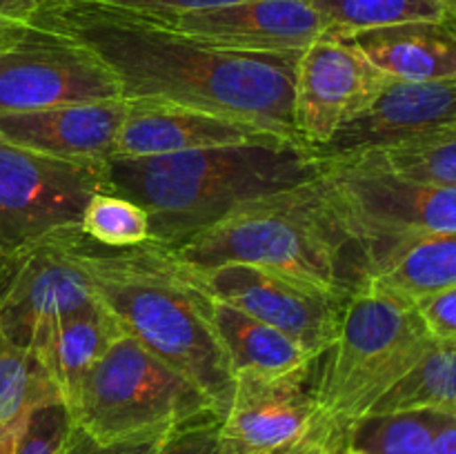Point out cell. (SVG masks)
<instances>
[{"label": "cell", "instance_id": "obj_15", "mask_svg": "<svg viewBox=\"0 0 456 454\" xmlns=\"http://www.w3.org/2000/svg\"><path fill=\"white\" fill-rule=\"evenodd\" d=\"M445 125H456V78L432 83L390 78L379 96L314 154L347 158Z\"/></svg>", "mask_w": 456, "mask_h": 454}, {"label": "cell", "instance_id": "obj_19", "mask_svg": "<svg viewBox=\"0 0 456 454\" xmlns=\"http://www.w3.org/2000/svg\"><path fill=\"white\" fill-rule=\"evenodd\" d=\"M209 323L230 359L234 374L294 377L314 374L319 359L281 329L245 314L239 307L203 292Z\"/></svg>", "mask_w": 456, "mask_h": 454}, {"label": "cell", "instance_id": "obj_29", "mask_svg": "<svg viewBox=\"0 0 456 454\" xmlns=\"http://www.w3.org/2000/svg\"><path fill=\"white\" fill-rule=\"evenodd\" d=\"M218 426H221V418L216 414H205V417L181 423L169 432L156 454H221Z\"/></svg>", "mask_w": 456, "mask_h": 454}, {"label": "cell", "instance_id": "obj_16", "mask_svg": "<svg viewBox=\"0 0 456 454\" xmlns=\"http://www.w3.org/2000/svg\"><path fill=\"white\" fill-rule=\"evenodd\" d=\"M292 142L261 125L245 123L212 111L176 105L127 102V116L116 138L114 158H150L223 145ZM301 145V142H294Z\"/></svg>", "mask_w": 456, "mask_h": 454}, {"label": "cell", "instance_id": "obj_17", "mask_svg": "<svg viewBox=\"0 0 456 454\" xmlns=\"http://www.w3.org/2000/svg\"><path fill=\"white\" fill-rule=\"evenodd\" d=\"M127 116V102H74L36 111L0 114V136L38 154L65 160L110 163Z\"/></svg>", "mask_w": 456, "mask_h": 454}, {"label": "cell", "instance_id": "obj_20", "mask_svg": "<svg viewBox=\"0 0 456 454\" xmlns=\"http://www.w3.org/2000/svg\"><path fill=\"white\" fill-rule=\"evenodd\" d=\"M123 334L116 316L96 296L87 305L62 316L36 345L34 356L52 378L67 408L94 363Z\"/></svg>", "mask_w": 456, "mask_h": 454}, {"label": "cell", "instance_id": "obj_8", "mask_svg": "<svg viewBox=\"0 0 456 454\" xmlns=\"http://www.w3.org/2000/svg\"><path fill=\"white\" fill-rule=\"evenodd\" d=\"M98 191H110L107 163L53 158L0 136V252L76 230Z\"/></svg>", "mask_w": 456, "mask_h": 454}, {"label": "cell", "instance_id": "obj_30", "mask_svg": "<svg viewBox=\"0 0 456 454\" xmlns=\"http://www.w3.org/2000/svg\"><path fill=\"white\" fill-rule=\"evenodd\" d=\"M423 325L436 341H456V285L414 301Z\"/></svg>", "mask_w": 456, "mask_h": 454}, {"label": "cell", "instance_id": "obj_11", "mask_svg": "<svg viewBox=\"0 0 456 454\" xmlns=\"http://www.w3.org/2000/svg\"><path fill=\"white\" fill-rule=\"evenodd\" d=\"M187 274L203 292L292 336L314 359L337 338L347 303V296L314 283L240 263L187 270Z\"/></svg>", "mask_w": 456, "mask_h": 454}, {"label": "cell", "instance_id": "obj_25", "mask_svg": "<svg viewBox=\"0 0 456 454\" xmlns=\"http://www.w3.org/2000/svg\"><path fill=\"white\" fill-rule=\"evenodd\" d=\"M444 414L439 409L368 414L352 426L347 448L365 454H435Z\"/></svg>", "mask_w": 456, "mask_h": 454}, {"label": "cell", "instance_id": "obj_33", "mask_svg": "<svg viewBox=\"0 0 456 454\" xmlns=\"http://www.w3.org/2000/svg\"><path fill=\"white\" fill-rule=\"evenodd\" d=\"M38 0H0V43L27 25Z\"/></svg>", "mask_w": 456, "mask_h": 454}, {"label": "cell", "instance_id": "obj_6", "mask_svg": "<svg viewBox=\"0 0 456 454\" xmlns=\"http://www.w3.org/2000/svg\"><path fill=\"white\" fill-rule=\"evenodd\" d=\"M69 409L76 426L96 443H114L214 414L194 383L127 334L94 363Z\"/></svg>", "mask_w": 456, "mask_h": 454}, {"label": "cell", "instance_id": "obj_10", "mask_svg": "<svg viewBox=\"0 0 456 454\" xmlns=\"http://www.w3.org/2000/svg\"><path fill=\"white\" fill-rule=\"evenodd\" d=\"M118 98L111 71L65 36L27 22L0 43V114Z\"/></svg>", "mask_w": 456, "mask_h": 454}, {"label": "cell", "instance_id": "obj_18", "mask_svg": "<svg viewBox=\"0 0 456 454\" xmlns=\"http://www.w3.org/2000/svg\"><path fill=\"white\" fill-rule=\"evenodd\" d=\"M341 40L395 80L432 83L456 78V36L445 20L401 22Z\"/></svg>", "mask_w": 456, "mask_h": 454}, {"label": "cell", "instance_id": "obj_7", "mask_svg": "<svg viewBox=\"0 0 456 454\" xmlns=\"http://www.w3.org/2000/svg\"><path fill=\"white\" fill-rule=\"evenodd\" d=\"M323 160L325 191L368 256L405 240L456 231V190L392 176L356 158Z\"/></svg>", "mask_w": 456, "mask_h": 454}, {"label": "cell", "instance_id": "obj_9", "mask_svg": "<svg viewBox=\"0 0 456 454\" xmlns=\"http://www.w3.org/2000/svg\"><path fill=\"white\" fill-rule=\"evenodd\" d=\"M80 240L76 227L0 252V328L31 354L62 316L96 298Z\"/></svg>", "mask_w": 456, "mask_h": 454}, {"label": "cell", "instance_id": "obj_1", "mask_svg": "<svg viewBox=\"0 0 456 454\" xmlns=\"http://www.w3.org/2000/svg\"><path fill=\"white\" fill-rule=\"evenodd\" d=\"M29 25L94 53L111 71L125 102L212 111L301 142L292 120L298 53L225 52L159 16L89 0H38Z\"/></svg>", "mask_w": 456, "mask_h": 454}, {"label": "cell", "instance_id": "obj_3", "mask_svg": "<svg viewBox=\"0 0 456 454\" xmlns=\"http://www.w3.org/2000/svg\"><path fill=\"white\" fill-rule=\"evenodd\" d=\"M80 254L94 292L123 332L194 383L221 418L236 374L209 323L203 289L185 267L154 243L111 249L85 234Z\"/></svg>", "mask_w": 456, "mask_h": 454}, {"label": "cell", "instance_id": "obj_39", "mask_svg": "<svg viewBox=\"0 0 456 454\" xmlns=\"http://www.w3.org/2000/svg\"><path fill=\"white\" fill-rule=\"evenodd\" d=\"M341 454H365V452H359V450H352V448H347L346 452H341Z\"/></svg>", "mask_w": 456, "mask_h": 454}, {"label": "cell", "instance_id": "obj_31", "mask_svg": "<svg viewBox=\"0 0 456 454\" xmlns=\"http://www.w3.org/2000/svg\"><path fill=\"white\" fill-rule=\"evenodd\" d=\"M174 427H160V430L129 436V439L114 441V443H96L78 427V434H76L69 454H156Z\"/></svg>", "mask_w": 456, "mask_h": 454}, {"label": "cell", "instance_id": "obj_22", "mask_svg": "<svg viewBox=\"0 0 456 454\" xmlns=\"http://www.w3.org/2000/svg\"><path fill=\"white\" fill-rule=\"evenodd\" d=\"M347 158H356L405 181L456 190V125H445Z\"/></svg>", "mask_w": 456, "mask_h": 454}, {"label": "cell", "instance_id": "obj_38", "mask_svg": "<svg viewBox=\"0 0 456 454\" xmlns=\"http://www.w3.org/2000/svg\"><path fill=\"white\" fill-rule=\"evenodd\" d=\"M448 13H456V0H441Z\"/></svg>", "mask_w": 456, "mask_h": 454}, {"label": "cell", "instance_id": "obj_37", "mask_svg": "<svg viewBox=\"0 0 456 454\" xmlns=\"http://www.w3.org/2000/svg\"><path fill=\"white\" fill-rule=\"evenodd\" d=\"M445 25H448L456 36V13H448V16H445Z\"/></svg>", "mask_w": 456, "mask_h": 454}, {"label": "cell", "instance_id": "obj_34", "mask_svg": "<svg viewBox=\"0 0 456 454\" xmlns=\"http://www.w3.org/2000/svg\"><path fill=\"white\" fill-rule=\"evenodd\" d=\"M435 454H456V412H445L435 436Z\"/></svg>", "mask_w": 456, "mask_h": 454}, {"label": "cell", "instance_id": "obj_12", "mask_svg": "<svg viewBox=\"0 0 456 454\" xmlns=\"http://www.w3.org/2000/svg\"><path fill=\"white\" fill-rule=\"evenodd\" d=\"M387 80L390 76L350 43L321 36L298 53L294 67L292 120L297 136L312 151L321 150L379 96Z\"/></svg>", "mask_w": 456, "mask_h": 454}, {"label": "cell", "instance_id": "obj_27", "mask_svg": "<svg viewBox=\"0 0 456 454\" xmlns=\"http://www.w3.org/2000/svg\"><path fill=\"white\" fill-rule=\"evenodd\" d=\"M78 230L96 245L111 249L150 243V218L145 209L114 191H98L92 196Z\"/></svg>", "mask_w": 456, "mask_h": 454}, {"label": "cell", "instance_id": "obj_35", "mask_svg": "<svg viewBox=\"0 0 456 454\" xmlns=\"http://www.w3.org/2000/svg\"><path fill=\"white\" fill-rule=\"evenodd\" d=\"M272 454H337V452H334V450L330 448L323 439H319L316 434L307 432L303 439L294 441V443L285 445V448L276 450V452H272Z\"/></svg>", "mask_w": 456, "mask_h": 454}, {"label": "cell", "instance_id": "obj_21", "mask_svg": "<svg viewBox=\"0 0 456 454\" xmlns=\"http://www.w3.org/2000/svg\"><path fill=\"white\" fill-rule=\"evenodd\" d=\"M368 283L405 301L456 285V231L405 240L379 254Z\"/></svg>", "mask_w": 456, "mask_h": 454}, {"label": "cell", "instance_id": "obj_24", "mask_svg": "<svg viewBox=\"0 0 456 454\" xmlns=\"http://www.w3.org/2000/svg\"><path fill=\"white\" fill-rule=\"evenodd\" d=\"M323 22V36L346 38L359 31L417 20H445L441 0H305Z\"/></svg>", "mask_w": 456, "mask_h": 454}, {"label": "cell", "instance_id": "obj_28", "mask_svg": "<svg viewBox=\"0 0 456 454\" xmlns=\"http://www.w3.org/2000/svg\"><path fill=\"white\" fill-rule=\"evenodd\" d=\"M78 426L61 396L31 408L16 434L13 454H69Z\"/></svg>", "mask_w": 456, "mask_h": 454}, {"label": "cell", "instance_id": "obj_23", "mask_svg": "<svg viewBox=\"0 0 456 454\" xmlns=\"http://www.w3.org/2000/svg\"><path fill=\"white\" fill-rule=\"evenodd\" d=\"M405 409L456 412V341L435 338L414 368L403 378H399L368 414L405 412Z\"/></svg>", "mask_w": 456, "mask_h": 454}, {"label": "cell", "instance_id": "obj_4", "mask_svg": "<svg viewBox=\"0 0 456 454\" xmlns=\"http://www.w3.org/2000/svg\"><path fill=\"white\" fill-rule=\"evenodd\" d=\"M167 252L187 270L240 263L347 298L370 276L365 249L343 223L321 176L252 200Z\"/></svg>", "mask_w": 456, "mask_h": 454}, {"label": "cell", "instance_id": "obj_32", "mask_svg": "<svg viewBox=\"0 0 456 454\" xmlns=\"http://www.w3.org/2000/svg\"><path fill=\"white\" fill-rule=\"evenodd\" d=\"M89 3L107 4V7L127 9V12L150 13V16H178L200 9L223 7V4L239 3V0H89Z\"/></svg>", "mask_w": 456, "mask_h": 454}, {"label": "cell", "instance_id": "obj_13", "mask_svg": "<svg viewBox=\"0 0 456 454\" xmlns=\"http://www.w3.org/2000/svg\"><path fill=\"white\" fill-rule=\"evenodd\" d=\"M316 417L312 374H236L218 426L221 454H272L310 432Z\"/></svg>", "mask_w": 456, "mask_h": 454}, {"label": "cell", "instance_id": "obj_2", "mask_svg": "<svg viewBox=\"0 0 456 454\" xmlns=\"http://www.w3.org/2000/svg\"><path fill=\"white\" fill-rule=\"evenodd\" d=\"M323 160L305 145H223L150 158H111L107 187L141 205L150 243L174 249L263 196L310 182Z\"/></svg>", "mask_w": 456, "mask_h": 454}, {"label": "cell", "instance_id": "obj_5", "mask_svg": "<svg viewBox=\"0 0 456 454\" xmlns=\"http://www.w3.org/2000/svg\"><path fill=\"white\" fill-rule=\"evenodd\" d=\"M435 338L412 301L365 283L346 303L338 334L312 378L316 417L310 432L337 454L352 426L414 368Z\"/></svg>", "mask_w": 456, "mask_h": 454}, {"label": "cell", "instance_id": "obj_26", "mask_svg": "<svg viewBox=\"0 0 456 454\" xmlns=\"http://www.w3.org/2000/svg\"><path fill=\"white\" fill-rule=\"evenodd\" d=\"M56 396L61 394L40 361L0 328V434L20 427L31 408Z\"/></svg>", "mask_w": 456, "mask_h": 454}, {"label": "cell", "instance_id": "obj_14", "mask_svg": "<svg viewBox=\"0 0 456 454\" xmlns=\"http://www.w3.org/2000/svg\"><path fill=\"white\" fill-rule=\"evenodd\" d=\"M163 20L199 43L239 53H301L323 36V22L305 0H239Z\"/></svg>", "mask_w": 456, "mask_h": 454}, {"label": "cell", "instance_id": "obj_36", "mask_svg": "<svg viewBox=\"0 0 456 454\" xmlns=\"http://www.w3.org/2000/svg\"><path fill=\"white\" fill-rule=\"evenodd\" d=\"M16 434H18V427L16 430H9V432H3V434H0V454H13Z\"/></svg>", "mask_w": 456, "mask_h": 454}]
</instances>
